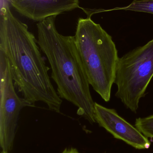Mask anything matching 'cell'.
<instances>
[{
    "label": "cell",
    "instance_id": "6da1fadb",
    "mask_svg": "<svg viewBox=\"0 0 153 153\" xmlns=\"http://www.w3.org/2000/svg\"><path fill=\"white\" fill-rule=\"evenodd\" d=\"M39 46L27 24L12 13L4 2L0 16V52L8 59L15 86L28 103L42 102L52 111L60 112L62 100L48 74Z\"/></svg>",
    "mask_w": 153,
    "mask_h": 153
},
{
    "label": "cell",
    "instance_id": "7a4b0ae2",
    "mask_svg": "<svg viewBox=\"0 0 153 153\" xmlns=\"http://www.w3.org/2000/svg\"><path fill=\"white\" fill-rule=\"evenodd\" d=\"M56 17L51 16L37 23L38 44L50 65L51 77L59 97L77 107L78 115L95 123V102L75 38L58 32L55 24Z\"/></svg>",
    "mask_w": 153,
    "mask_h": 153
},
{
    "label": "cell",
    "instance_id": "3957f363",
    "mask_svg": "<svg viewBox=\"0 0 153 153\" xmlns=\"http://www.w3.org/2000/svg\"><path fill=\"white\" fill-rule=\"evenodd\" d=\"M90 17L78 19L75 44L90 85L107 102L119 57L112 37Z\"/></svg>",
    "mask_w": 153,
    "mask_h": 153
},
{
    "label": "cell",
    "instance_id": "277c9868",
    "mask_svg": "<svg viewBox=\"0 0 153 153\" xmlns=\"http://www.w3.org/2000/svg\"><path fill=\"white\" fill-rule=\"evenodd\" d=\"M153 76V39L119 58L114 82L116 96L136 113Z\"/></svg>",
    "mask_w": 153,
    "mask_h": 153
},
{
    "label": "cell",
    "instance_id": "5b68a950",
    "mask_svg": "<svg viewBox=\"0 0 153 153\" xmlns=\"http://www.w3.org/2000/svg\"><path fill=\"white\" fill-rule=\"evenodd\" d=\"M0 80V146L2 152H9L13 146L20 112L30 105L16 93L10 62L1 52Z\"/></svg>",
    "mask_w": 153,
    "mask_h": 153
},
{
    "label": "cell",
    "instance_id": "8992f818",
    "mask_svg": "<svg viewBox=\"0 0 153 153\" xmlns=\"http://www.w3.org/2000/svg\"><path fill=\"white\" fill-rule=\"evenodd\" d=\"M96 122L117 139L139 150L148 149L151 143L136 128L120 117L114 109L108 108L95 102Z\"/></svg>",
    "mask_w": 153,
    "mask_h": 153
},
{
    "label": "cell",
    "instance_id": "52a82bcc",
    "mask_svg": "<svg viewBox=\"0 0 153 153\" xmlns=\"http://www.w3.org/2000/svg\"><path fill=\"white\" fill-rule=\"evenodd\" d=\"M16 11L28 19L40 22L80 8L79 0H9Z\"/></svg>",
    "mask_w": 153,
    "mask_h": 153
},
{
    "label": "cell",
    "instance_id": "ba28073f",
    "mask_svg": "<svg viewBox=\"0 0 153 153\" xmlns=\"http://www.w3.org/2000/svg\"><path fill=\"white\" fill-rule=\"evenodd\" d=\"M114 10H130L139 12L147 13L153 14V0H137L133 1L128 6L116 7L109 10H99L98 12Z\"/></svg>",
    "mask_w": 153,
    "mask_h": 153
},
{
    "label": "cell",
    "instance_id": "9c48e42d",
    "mask_svg": "<svg viewBox=\"0 0 153 153\" xmlns=\"http://www.w3.org/2000/svg\"><path fill=\"white\" fill-rule=\"evenodd\" d=\"M135 126L145 136L153 138V115L137 119Z\"/></svg>",
    "mask_w": 153,
    "mask_h": 153
},
{
    "label": "cell",
    "instance_id": "30bf717a",
    "mask_svg": "<svg viewBox=\"0 0 153 153\" xmlns=\"http://www.w3.org/2000/svg\"><path fill=\"white\" fill-rule=\"evenodd\" d=\"M62 153H80L77 149L74 148L65 149Z\"/></svg>",
    "mask_w": 153,
    "mask_h": 153
},
{
    "label": "cell",
    "instance_id": "8fae6325",
    "mask_svg": "<svg viewBox=\"0 0 153 153\" xmlns=\"http://www.w3.org/2000/svg\"><path fill=\"white\" fill-rule=\"evenodd\" d=\"M1 153H9V152H2Z\"/></svg>",
    "mask_w": 153,
    "mask_h": 153
},
{
    "label": "cell",
    "instance_id": "7c38bea8",
    "mask_svg": "<svg viewBox=\"0 0 153 153\" xmlns=\"http://www.w3.org/2000/svg\"><path fill=\"white\" fill-rule=\"evenodd\" d=\"M137 1V0H134V1Z\"/></svg>",
    "mask_w": 153,
    "mask_h": 153
}]
</instances>
